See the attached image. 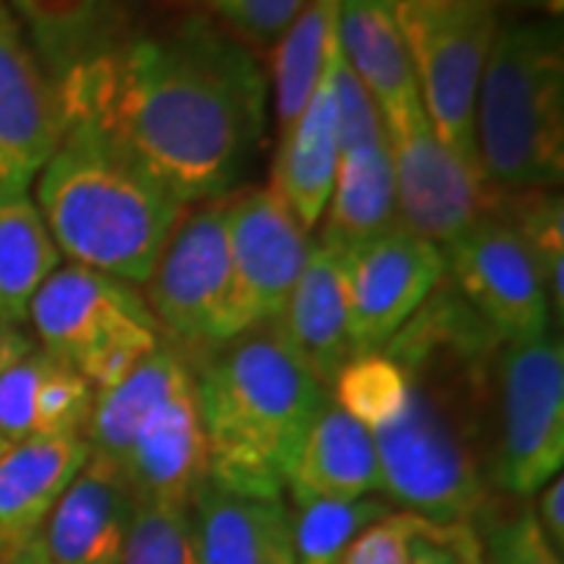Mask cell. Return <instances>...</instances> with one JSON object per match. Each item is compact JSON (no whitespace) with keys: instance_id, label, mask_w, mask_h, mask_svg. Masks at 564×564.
<instances>
[{"instance_id":"obj_2","label":"cell","mask_w":564,"mask_h":564,"mask_svg":"<svg viewBox=\"0 0 564 564\" xmlns=\"http://www.w3.org/2000/svg\"><path fill=\"white\" fill-rule=\"evenodd\" d=\"M207 484L245 499H282L329 389L273 326L245 333L195 367Z\"/></svg>"},{"instance_id":"obj_29","label":"cell","mask_w":564,"mask_h":564,"mask_svg":"<svg viewBox=\"0 0 564 564\" xmlns=\"http://www.w3.org/2000/svg\"><path fill=\"white\" fill-rule=\"evenodd\" d=\"M389 511H399L383 496H367L355 502H299L289 505L295 558L299 564H329L339 558L348 545L361 536L370 524H377Z\"/></svg>"},{"instance_id":"obj_21","label":"cell","mask_w":564,"mask_h":564,"mask_svg":"<svg viewBox=\"0 0 564 564\" xmlns=\"http://www.w3.org/2000/svg\"><path fill=\"white\" fill-rule=\"evenodd\" d=\"M91 458L85 433L32 440L0 455V543L3 549L39 540L54 505Z\"/></svg>"},{"instance_id":"obj_31","label":"cell","mask_w":564,"mask_h":564,"mask_svg":"<svg viewBox=\"0 0 564 564\" xmlns=\"http://www.w3.org/2000/svg\"><path fill=\"white\" fill-rule=\"evenodd\" d=\"M470 527L480 543V564H562V552L545 540L527 499L492 492Z\"/></svg>"},{"instance_id":"obj_20","label":"cell","mask_w":564,"mask_h":564,"mask_svg":"<svg viewBox=\"0 0 564 564\" xmlns=\"http://www.w3.org/2000/svg\"><path fill=\"white\" fill-rule=\"evenodd\" d=\"M285 492L299 502H355L380 492L373 433L326 399L289 470Z\"/></svg>"},{"instance_id":"obj_34","label":"cell","mask_w":564,"mask_h":564,"mask_svg":"<svg viewBox=\"0 0 564 564\" xmlns=\"http://www.w3.org/2000/svg\"><path fill=\"white\" fill-rule=\"evenodd\" d=\"M421 524V518L408 511H389L377 524L367 527L361 536L329 564H408L411 536Z\"/></svg>"},{"instance_id":"obj_7","label":"cell","mask_w":564,"mask_h":564,"mask_svg":"<svg viewBox=\"0 0 564 564\" xmlns=\"http://www.w3.org/2000/svg\"><path fill=\"white\" fill-rule=\"evenodd\" d=\"M35 345L73 367L95 392L117 386L163 336L144 295L79 263L54 270L29 307Z\"/></svg>"},{"instance_id":"obj_32","label":"cell","mask_w":564,"mask_h":564,"mask_svg":"<svg viewBox=\"0 0 564 564\" xmlns=\"http://www.w3.org/2000/svg\"><path fill=\"white\" fill-rule=\"evenodd\" d=\"M122 564H198L188 508L135 505Z\"/></svg>"},{"instance_id":"obj_8","label":"cell","mask_w":564,"mask_h":564,"mask_svg":"<svg viewBox=\"0 0 564 564\" xmlns=\"http://www.w3.org/2000/svg\"><path fill=\"white\" fill-rule=\"evenodd\" d=\"M144 285V304L163 343L195 367L223 345L251 333L229 258L223 202L185 210Z\"/></svg>"},{"instance_id":"obj_28","label":"cell","mask_w":564,"mask_h":564,"mask_svg":"<svg viewBox=\"0 0 564 564\" xmlns=\"http://www.w3.org/2000/svg\"><path fill=\"white\" fill-rule=\"evenodd\" d=\"M524 239L530 258L543 276L549 307L562 321L564 314V207L558 192L499 195L496 210Z\"/></svg>"},{"instance_id":"obj_33","label":"cell","mask_w":564,"mask_h":564,"mask_svg":"<svg viewBox=\"0 0 564 564\" xmlns=\"http://www.w3.org/2000/svg\"><path fill=\"white\" fill-rule=\"evenodd\" d=\"M210 17L254 41H280L307 0H198Z\"/></svg>"},{"instance_id":"obj_42","label":"cell","mask_w":564,"mask_h":564,"mask_svg":"<svg viewBox=\"0 0 564 564\" xmlns=\"http://www.w3.org/2000/svg\"><path fill=\"white\" fill-rule=\"evenodd\" d=\"M0 564H3V558H0Z\"/></svg>"},{"instance_id":"obj_10","label":"cell","mask_w":564,"mask_h":564,"mask_svg":"<svg viewBox=\"0 0 564 564\" xmlns=\"http://www.w3.org/2000/svg\"><path fill=\"white\" fill-rule=\"evenodd\" d=\"M417 95L436 139L464 163L477 166L474 107L486 57L499 29L492 0H462L445 10H399Z\"/></svg>"},{"instance_id":"obj_14","label":"cell","mask_w":564,"mask_h":564,"mask_svg":"<svg viewBox=\"0 0 564 564\" xmlns=\"http://www.w3.org/2000/svg\"><path fill=\"white\" fill-rule=\"evenodd\" d=\"M226 242L248 329L270 326L311 258V232L273 188H239L223 198Z\"/></svg>"},{"instance_id":"obj_37","label":"cell","mask_w":564,"mask_h":564,"mask_svg":"<svg viewBox=\"0 0 564 564\" xmlns=\"http://www.w3.org/2000/svg\"><path fill=\"white\" fill-rule=\"evenodd\" d=\"M35 348V339L13 323L0 321V373L13 361H20L22 355H29Z\"/></svg>"},{"instance_id":"obj_22","label":"cell","mask_w":564,"mask_h":564,"mask_svg":"<svg viewBox=\"0 0 564 564\" xmlns=\"http://www.w3.org/2000/svg\"><path fill=\"white\" fill-rule=\"evenodd\" d=\"M336 44L348 69L383 113V122L421 104L395 0H339Z\"/></svg>"},{"instance_id":"obj_23","label":"cell","mask_w":564,"mask_h":564,"mask_svg":"<svg viewBox=\"0 0 564 564\" xmlns=\"http://www.w3.org/2000/svg\"><path fill=\"white\" fill-rule=\"evenodd\" d=\"M329 54V51H326ZM339 166V107L333 82L323 76L302 110V117L280 132V151L273 166V192L292 207L304 229H317L333 195Z\"/></svg>"},{"instance_id":"obj_25","label":"cell","mask_w":564,"mask_h":564,"mask_svg":"<svg viewBox=\"0 0 564 564\" xmlns=\"http://www.w3.org/2000/svg\"><path fill=\"white\" fill-rule=\"evenodd\" d=\"M323 217H326L323 232L336 236L343 245L367 242L402 226L399 210H395L389 135L339 148L336 182H333V195Z\"/></svg>"},{"instance_id":"obj_4","label":"cell","mask_w":564,"mask_h":564,"mask_svg":"<svg viewBox=\"0 0 564 564\" xmlns=\"http://www.w3.org/2000/svg\"><path fill=\"white\" fill-rule=\"evenodd\" d=\"M91 458L120 474L135 505L192 508L207 484V443L195 364L173 345L95 392L85 423Z\"/></svg>"},{"instance_id":"obj_13","label":"cell","mask_w":564,"mask_h":564,"mask_svg":"<svg viewBox=\"0 0 564 564\" xmlns=\"http://www.w3.org/2000/svg\"><path fill=\"white\" fill-rule=\"evenodd\" d=\"M443 248L395 226L345 245V295L355 355L380 351L445 280Z\"/></svg>"},{"instance_id":"obj_18","label":"cell","mask_w":564,"mask_h":564,"mask_svg":"<svg viewBox=\"0 0 564 564\" xmlns=\"http://www.w3.org/2000/svg\"><path fill=\"white\" fill-rule=\"evenodd\" d=\"M95 404V389L39 345L0 373V455L32 440L76 436Z\"/></svg>"},{"instance_id":"obj_6","label":"cell","mask_w":564,"mask_h":564,"mask_svg":"<svg viewBox=\"0 0 564 564\" xmlns=\"http://www.w3.org/2000/svg\"><path fill=\"white\" fill-rule=\"evenodd\" d=\"M373 445L383 499L426 524H470L492 496L458 404L426 377H408L404 411Z\"/></svg>"},{"instance_id":"obj_11","label":"cell","mask_w":564,"mask_h":564,"mask_svg":"<svg viewBox=\"0 0 564 564\" xmlns=\"http://www.w3.org/2000/svg\"><path fill=\"white\" fill-rule=\"evenodd\" d=\"M386 135L395 176V210L408 232L445 248L470 223L496 210L499 195H492L477 166L464 163L436 139L421 104L386 122Z\"/></svg>"},{"instance_id":"obj_5","label":"cell","mask_w":564,"mask_h":564,"mask_svg":"<svg viewBox=\"0 0 564 564\" xmlns=\"http://www.w3.org/2000/svg\"><path fill=\"white\" fill-rule=\"evenodd\" d=\"M474 141L492 195L558 192L564 176V41L552 17L496 29L486 57Z\"/></svg>"},{"instance_id":"obj_41","label":"cell","mask_w":564,"mask_h":564,"mask_svg":"<svg viewBox=\"0 0 564 564\" xmlns=\"http://www.w3.org/2000/svg\"><path fill=\"white\" fill-rule=\"evenodd\" d=\"M3 555H7V549H3V543H0V558H3Z\"/></svg>"},{"instance_id":"obj_3","label":"cell","mask_w":564,"mask_h":564,"mask_svg":"<svg viewBox=\"0 0 564 564\" xmlns=\"http://www.w3.org/2000/svg\"><path fill=\"white\" fill-rule=\"evenodd\" d=\"M35 180V204L57 251L129 285L148 282L188 210L85 120L63 122L61 144Z\"/></svg>"},{"instance_id":"obj_12","label":"cell","mask_w":564,"mask_h":564,"mask_svg":"<svg viewBox=\"0 0 564 564\" xmlns=\"http://www.w3.org/2000/svg\"><path fill=\"white\" fill-rule=\"evenodd\" d=\"M452 285L505 345L527 343L552 329L543 276L514 226L486 214L443 248Z\"/></svg>"},{"instance_id":"obj_15","label":"cell","mask_w":564,"mask_h":564,"mask_svg":"<svg viewBox=\"0 0 564 564\" xmlns=\"http://www.w3.org/2000/svg\"><path fill=\"white\" fill-rule=\"evenodd\" d=\"M63 135L61 98L22 25L0 0V185H32Z\"/></svg>"},{"instance_id":"obj_26","label":"cell","mask_w":564,"mask_h":564,"mask_svg":"<svg viewBox=\"0 0 564 564\" xmlns=\"http://www.w3.org/2000/svg\"><path fill=\"white\" fill-rule=\"evenodd\" d=\"M61 251L51 239L29 185H0V321L22 326L32 299L57 270Z\"/></svg>"},{"instance_id":"obj_38","label":"cell","mask_w":564,"mask_h":564,"mask_svg":"<svg viewBox=\"0 0 564 564\" xmlns=\"http://www.w3.org/2000/svg\"><path fill=\"white\" fill-rule=\"evenodd\" d=\"M3 564H54V562L47 558V552H44L41 540H29V543L10 549V552L3 555Z\"/></svg>"},{"instance_id":"obj_27","label":"cell","mask_w":564,"mask_h":564,"mask_svg":"<svg viewBox=\"0 0 564 564\" xmlns=\"http://www.w3.org/2000/svg\"><path fill=\"white\" fill-rule=\"evenodd\" d=\"M339 0H307L292 25L282 32L273 69V104L276 126L285 132L302 117L326 66V51L336 35Z\"/></svg>"},{"instance_id":"obj_19","label":"cell","mask_w":564,"mask_h":564,"mask_svg":"<svg viewBox=\"0 0 564 564\" xmlns=\"http://www.w3.org/2000/svg\"><path fill=\"white\" fill-rule=\"evenodd\" d=\"M188 514L198 564H299L282 499H245L204 484Z\"/></svg>"},{"instance_id":"obj_40","label":"cell","mask_w":564,"mask_h":564,"mask_svg":"<svg viewBox=\"0 0 564 564\" xmlns=\"http://www.w3.org/2000/svg\"><path fill=\"white\" fill-rule=\"evenodd\" d=\"M462 0H395L399 10H417V13H430V10H445V7H455ZM496 3V0H492Z\"/></svg>"},{"instance_id":"obj_35","label":"cell","mask_w":564,"mask_h":564,"mask_svg":"<svg viewBox=\"0 0 564 564\" xmlns=\"http://www.w3.org/2000/svg\"><path fill=\"white\" fill-rule=\"evenodd\" d=\"M408 564H480V543L474 527H440L423 521L411 536Z\"/></svg>"},{"instance_id":"obj_39","label":"cell","mask_w":564,"mask_h":564,"mask_svg":"<svg viewBox=\"0 0 564 564\" xmlns=\"http://www.w3.org/2000/svg\"><path fill=\"white\" fill-rule=\"evenodd\" d=\"M518 7V10H530V13H543V17H555L562 13V0H496V7Z\"/></svg>"},{"instance_id":"obj_17","label":"cell","mask_w":564,"mask_h":564,"mask_svg":"<svg viewBox=\"0 0 564 564\" xmlns=\"http://www.w3.org/2000/svg\"><path fill=\"white\" fill-rule=\"evenodd\" d=\"M135 499L120 474L88 458L73 486L54 505L39 540L54 564H122Z\"/></svg>"},{"instance_id":"obj_1","label":"cell","mask_w":564,"mask_h":564,"mask_svg":"<svg viewBox=\"0 0 564 564\" xmlns=\"http://www.w3.org/2000/svg\"><path fill=\"white\" fill-rule=\"evenodd\" d=\"M63 122L85 120L185 207L239 192L267 132V79L210 17L126 35L57 85Z\"/></svg>"},{"instance_id":"obj_30","label":"cell","mask_w":564,"mask_h":564,"mask_svg":"<svg viewBox=\"0 0 564 564\" xmlns=\"http://www.w3.org/2000/svg\"><path fill=\"white\" fill-rule=\"evenodd\" d=\"M329 399L367 426L370 433L383 430L404 411L408 402V373L402 364L392 361L386 351L355 355L339 370V377L329 386Z\"/></svg>"},{"instance_id":"obj_9","label":"cell","mask_w":564,"mask_h":564,"mask_svg":"<svg viewBox=\"0 0 564 564\" xmlns=\"http://www.w3.org/2000/svg\"><path fill=\"white\" fill-rule=\"evenodd\" d=\"M499 445L492 486L499 496L530 499L564 464V345L543 333L499 351Z\"/></svg>"},{"instance_id":"obj_24","label":"cell","mask_w":564,"mask_h":564,"mask_svg":"<svg viewBox=\"0 0 564 564\" xmlns=\"http://www.w3.org/2000/svg\"><path fill=\"white\" fill-rule=\"evenodd\" d=\"M54 88L122 35L120 0H7Z\"/></svg>"},{"instance_id":"obj_36","label":"cell","mask_w":564,"mask_h":564,"mask_svg":"<svg viewBox=\"0 0 564 564\" xmlns=\"http://www.w3.org/2000/svg\"><path fill=\"white\" fill-rule=\"evenodd\" d=\"M540 499H536V508H533V518H536V524L543 530V536L552 543L555 552H562L564 549V480L562 474L555 477V480H549V484L536 492Z\"/></svg>"},{"instance_id":"obj_16","label":"cell","mask_w":564,"mask_h":564,"mask_svg":"<svg viewBox=\"0 0 564 564\" xmlns=\"http://www.w3.org/2000/svg\"><path fill=\"white\" fill-rule=\"evenodd\" d=\"M270 326L323 389H329L339 370L355 358L345 295V245L336 236L321 232L314 239L302 276Z\"/></svg>"}]
</instances>
